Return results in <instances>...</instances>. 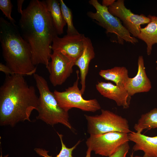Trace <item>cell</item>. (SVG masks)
<instances>
[{"instance_id":"cell-21","label":"cell","mask_w":157,"mask_h":157,"mask_svg":"<svg viewBox=\"0 0 157 157\" xmlns=\"http://www.w3.org/2000/svg\"><path fill=\"white\" fill-rule=\"evenodd\" d=\"M59 1L63 18L67 25V34L71 35L79 33L74 25L71 10L63 0H60Z\"/></svg>"},{"instance_id":"cell-9","label":"cell","mask_w":157,"mask_h":157,"mask_svg":"<svg viewBox=\"0 0 157 157\" xmlns=\"http://www.w3.org/2000/svg\"><path fill=\"white\" fill-rule=\"evenodd\" d=\"M110 13L123 23V26L133 36L138 37L140 32L141 25L148 24L150 19L148 16L141 14H135L127 8L124 0H117L108 7Z\"/></svg>"},{"instance_id":"cell-30","label":"cell","mask_w":157,"mask_h":157,"mask_svg":"<svg viewBox=\"0 0 157 157\" xmlns=\"http://www.w3.org/2000/svg\"><path fill=\"white\" fill-rule=\"evenodd\" d=\"M156 69L157 70V66H156Z\"/></svg>"},{"instance_id":"cell-24","label":"cell","mask_w":157,"mask_h":157,"mask_svg":"<svg viewBox=\"0 0 157 157\" xmlns=\"http://www.w3.org/2000/svg\"><path fill=\"white\" fill-rule=\"evenodd\" d=\"M0 71L4 73L6 75L16 74L8 67L1 63H0Z\"/></svg>"},{"instance_id":"cell-4","label":"cell","mask_w":157,"mask_h":157,"mask_svg":"<svg viewBox=\"0 0 157 157\" xmlns=\"http://www.w3.org/2000/svg\"><path fill=\"white\" fill-rule=\"evenodd\" d=\"M33 75L39 93L36 119L52 126L60 123L72 130L68 112L60 106L46 79L36 73Z\"/></svg>"},{"instance_id":"cell-19","label":"cell","mask_w":157,"mask_h":157,"mask_svg":"<svg viewBox=\"0 0 157 157\" xmlns=\"http://www.w3.org/2000/svg\"><path fill=\"white\" fill-rule=\"evenodd\" d=\"M156 128H157V108L142 114L134 126V129L137 132L141 133L144 129L150 130Z\"/></svg>"},{"instance_id":"cell-5","label":"cell","mask_w":157,"mask_h":157,"mask_svg":"<svg viewBox=\"0 0 157 157\" xmlns=\"http://www.w3.org/2000/svg\"><path fill=\"white\" fill-rule=\"evenodd\" d=\"M89 3L94 7L96 11L88 12L87 16L104 28L107 34L115 35L119 44L123 45L124 41L133 44L138 42V40L132 36L120 19L110 13L108 8L103 6L97 0H90Z\"/></svg>"},{"instance_id":"cell-28","label":"cell","mask_w":157,"mask_h":157,"mask_svg":"<svg viewBox=\"0 0 157 157\" xmlns=\"http://www.w3.org/2000/svg\"><path fill=\"white\" fill-rule=\"evenodd\" d=\"M130 157H144V156H133V153L132 152L131 154L130 155Z\"/></svg>"},{"instance_id":"cell-27","label":"cell","mask_w":157,"mask_h":157,"mask_svg":"<svg viewBox=\"0 0 157 157\" xmlns=\"http://www.w3.org/2000/svg\"><path fill=\"white\" fill-rule=\"evenodd\" d=\"M91 151L90 149L88 148L86 152V155L85 157H91Z\"/></svg>"},{"instance_id":"cell-22","label":"cell","mask_w":157,"mask_h":157,"mask_svg":"<svg viewBox=\"0 0 157 157\" xmlns=\"http://www.w3.org/2000/svg\"><path fill=\"white\" fill-rule=\"evenodd\" d=\"M12 4L10 0H0V9L10 22L15 24V21L11 16Z\"/></svg>"},{"instance_id":"cell-26","label":"cell","mask_w":157,"mask_h":157,"mask_svg":"<svg viewBox=\"0 0 157 157\" xmlns=\"http://www.w3.org/2000/svg\"><path fill=\"white\" fill-rule=\"evenodd\" d=\"M24 0H18L17 2V11L21 14H22L23 11L22 10V6Z\"/></svg>"},{"instance_id":"cell-8","label":"cell","mask_w":157,"mask_h":157,"mask_svg":"<svg viewBox=\"0 0 157 157\" xmlns=\"http://www.w3.org/2000/svg\"><path fill=\"white\" fill-rule=\"evenodd\" d=\"M129 141L128 133L112 132L90 135L86 144L88 148L96 154L109 157L120 146Z\"/></svg>"},{"instance_id":"cell-7","label":"cell","mask_w":157,"mask_h":157,"mask_svg":"<svg viewBox=\"0 0 157 157\" xmlns=\"http://www.w3.org/2000/svg\"><path fill=\"white\" fill-rule=\"evenodd\" d=\"M79 71H76L77 78L72 86L64 91L56 90L53 92L55 98L60 106L68 112L72 108H76L84 111L94 112L101 109V106L95 99L86 100L78 86Z\"/></svg>"},{"instance_id":"cell-6","label":"cell","mask_w":157,"mask_h":157,"mask_svg":"<svg viewBox=\"0 0 157 157\" xmlns=\"http://www.w3.org/2000/svg\"><path fill=\"white\" fill-rule=\"evenodd\" d=\"M84 115L87 121L88 132L90 135L112 132L129 133L131 131L126 118L110 110L102 109L99 115Z\"/></svg>"},{"instance_id":"cell-13","label":"cell","mask_w":157,"mask_h":157,"mask_svg":"<svg viewBox=\"0 0 157 157\" xmlns=\"http://www.w3.org/2000/svg\"><path fill=\"white\" fill-rule=\"evenodd\" d=\"M138 64L137 74L133 78L129 77L124 86L131 96L137 93L148 92L152 87L151 82L146 73L144 60L142 56L139 57Z\"/></svg>"},{"instance_id":"cell-14","label":"cell","mask_w":157,"mask_h":157,"mask_svg":"<svg viewBox=\"0 0 157 157\" xmlns=\"http://www.w3.org/2000/svg\"><path fill=\"white\" fill-rule=\"evenodd\" d=\"M128 136L129 141L135 143L133 147L134 151H143L144 157H157V136L150 137L131 131Z\"/></svg>"},{"instance_id":"cell-1","label":"cell","mask_w":157,"mask_h":157,"mask_svg":"<svg viewBox=\"0 0 157 157\" xmlns=\"http://www.w3.org/2000/svg\"><path fill=\"white\" fill-rule=\"evenodd\" d=\"M19 31L31 49L34 65L48 67L53 39L58 35L45 1H31L23 10Z\"/></svg>"},{"instance_id":"cell-16","label":"cell","mask_w":157,"mask_h":157,"mask_svg":"<svg viewBox=\"0 0 157 157\" xmlns=\"http://www.w3.org/2000/svg\"><path fill=\"white\" fill-rule=\"evenodd\" d=\"M148 17L150 21L145 27L141 28L137 38L146 44L147 53L149 56L151 53L153 45L157 44V16L149 15Z\"/></svg>"},{"instance_id":"cell-11","label":"cell","mask_w":157,"mask_h":157,"mask_svg":"<svg viewBox=\"0 0 157 157\" xmlns=\"http://www.w3.org/2000/svg\"><path fill=\"white\" fill-rule=\"evenodd\" d=\"M84 36L80 33L67 34L62 38L57 35L53 40L52 50L62 53L75 62L83 53Z\"/></svg>"},{"instance_id":"cell-10","label":"cell","mask_w":157,"mask_h":157,"mask_svg":"<svg viewBox=\"0 0 157 157\" xmlns=\"http://www.w3.org/2000/svg\"><path fill=\"white\" fill-rule=\"evenodd\" d=\"M50 59L47 68L50 81L54 86L61 85L72 73L75 62L62 53L56 51H53Z\"/></svg>"},{"instance_id":"cell-2","label":"cell","mask_w":157,"mask_h":157,"mask_svg":"<svg viewBox=\"0 0 157 157\" xmlns=\"http://www.w3.org/2000/svg\"><path fill=\"white\" fill-rule=\"evenodd\" d=\"M38 101L34 87L28 85L23 75H6L0 88V125L13 127L19 122H31Z\"/></svg>"},{"instance_id":"cell-17","label":"cell","mask_w":157,"mask_h":157,"mask_svg":"<svg viewBox=\"0 0 157 157\" xmlns=\"http://www.w3.org/2000/svg\"><path fill=\"white\" fill-rule=\"evenodd\" d=\"M99 74L105 80L113 81L116 85L124 88L129 77L128 69L123 66H115L110 69L101 70Z\"/></svg>"},{"instance_id":"cell-12","label":"cell","mask_w":157,"mask_h":157,"mask_svg":"<svg viewBox=\"0 0 157 157\" xmlns=\"http://www.w3.org/2000/svg\"><path fill=\"white\" fill-rule=\"evenodd\" d=\"M96 87L101 95L114 101L118 106L124 109L129 107L131 96L124 88L104 82H98Z\"/></svg>"},{"instance_id":"cell-25","label":"cell","mask_w":157,"mask_h":157,"mask_svg":"<svg viewBox=\"0 0 157 157\" xmlns=\"http://www.w3.org/2000/svg\"><path fill=\"white\" fill-rule=\"evenodd\" d=\"M115 1V0H103L101 4L103 6L108 8Z\"/></svg>"},{"instance_id":"cell-29","label":"cell","mask_w":157,"mask_h":157,"mask_svg":"<svg viewBox=\"0 0 157 157\" xmlns=\"http://www.w3.org/2000/svg\"><path fill=\"white\" fill-rule=\"evenodd\" d=\"M8 155H5L4 156H3L2 155V151H1V155L0 157H8Z\"/></svg>"},{"instance_id":"cell-23","label":"cell","mask_w":157,"mask_h":157,"mask_svg":"<svg viewBox=\"0 0 157 157\" xmlns=\"http://www.w3.org/2000/svg\"><path fill=\"white\" fill-rule=\"evenodd\" d=\"M128 142L120 146L114 154L109 157H126L130 149Z\"/></svg>"},{"instance_id":"cell-20","label":"cell","mask_w":157,"mask_h":157,"mask_svg":"<svg viewBox=\"0 0 157 157\" xmlns=\"http://www.w3.org/2000/svg\"><path fill=\"white\" fill-rule=\"evenodd\" d=\"M60 140L61 144V148L59 154L54 157H73L72 153L73 150L81 142L80 140L77 142L72 147L69 148L67 147L64 143L63 140V135L57 132ZM34 151L39 156L44 157H53L49 155L48 154L49 151L39 148H36L34 149Z\"/></svg>"},{"instance_id":"cell-3","label":"cell","mask_w":157,"mask_h":157,"mask_svg":"<svg viewBox=\"0 0 157 157\" xmlns=\"http://www.w3.org/2000/svg\"><path fill=\"white\" fill-rule=\"evenodd\" d=\"M17 25L0 18V42L6 65L16 74L30 76L37 67L33 63L28 43L22 37Z\"/></svg>"},{"instance_id":"cell-18","label":"cell","mask_w":157,"mask_h":157,"mask_svg":"<svg viewBox=\"0 0 157 157\" xmlns=\"http://www.w3.org/2000/svg\"><path fill=\"white\" fill-rule=\"evenodd\" d=\"M45 1L58 35L63 34L66 24L62 15L59 1L47 0Z\"/></svg>"},{"instance_id":"cell-15","label":"cell","mask_w":157,"mask_h":157,"mask_svg":"<svg viewBox=\"0 0 157 157\" xmlns=\"http://www.w3.org/2000/svg\"><path fill=\"white\" fill-rule=\"evenodd\" d=\"M83 49L80 56L75 62V65L78 67L80 72L81 90L82 94L86 88V78L88 74L89 65L91 61L95 56V53L90 39L84 36L83 39Z\"/></svg>"}]
</instances>
